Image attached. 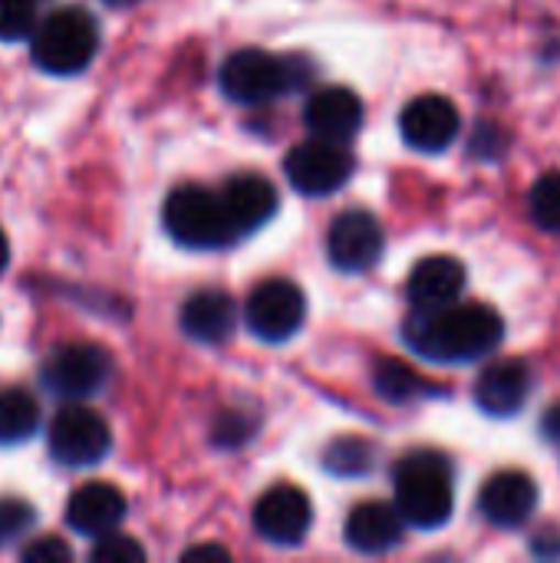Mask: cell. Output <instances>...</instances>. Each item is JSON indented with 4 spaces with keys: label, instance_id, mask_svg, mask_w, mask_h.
I'll return each instance as SVG.
<instances>
[{
    "label": "cell",
    "instance_id": "obj_1",
    "mask_svg": "<svg viewBox=\"0 0 560 563\" xmlns=\"http://www.w3.org/2000/svg\"><path fill=\"white\" fill-rule=\"evenodd\" d=\"M413 353L436 363H472L498 350L505 320L485 303H446L436 310H416L403 330Z\"/></svg>",
    "mask_w": 560,
    "mask_h": 563
},
{
    "label": "cell",
    "instance_id": "obj_2",
    "mask_svg": "<svg viewBox=\"0 0 560 563\" xmlns=\"http://www.w3.org/2000/svg\"><path fill=\"white\" fill-rule=\"evenodd\" d=\"M396 511L406 525L432 531L452 518L455 492H452V465L436 452H413L406 455L396 472Z\"/></svg>",
    "mask_w": 560,
    "mask_h": 563
},
{
    "label": "cell",
    "instance_id": "obj_3",
    "mask_svg": "<svg viewBox=\"0 0 560 563\" xmlns=\"http://www.w3.org/2000/svg\"><path fill=\"white\" fill-rule=\"evenodd\" d=\"M310 79H314V69L307 59L274 56L257 46L231 53L218 73L221 92L241 106H264L290 89H304Z\"/></svg>",
    "mask_w": 560,
    "mask_h": 563
},
{
    "label": "cell",
    "instance_id": "obj_4",
    "mask_svg": "<svg viewBox=\"0 0 560 563\" xmlns=\"http://www.w3.org/2000/svg\"><path fill=\"white\" fill-rule=\"evenodd\" d=\"M99 49V26L83 7H63L50 13L30 33L33 63L53 76L83 73Z\"/></svg>",
    "mask_w": 560,
    "mask_h": 563
},
{
    "label": "cell",
    "instance_id": "obj_5",
    "mask_svg": "<svg viewBox=\"0 0 560 563\" xmlns=\"http://www.w3.org/2000/svg\"><path fill=\"white\" fill-rule=\"evenodd\" d=\"M165 231L175 244L191 251H218L234 244L241 234L228 221V211L221 198L201 185H182L168 195L162 211Z\"/></svg>",
    "mask_w": 560,
    "mask_h": 563
},
{
    "label": "cell",
    "instance_id": "obj_6",
    "mask_svg": "<svg viewBox=\"0 0 560 563\" xmlns=\"http://www.w3.org/2000/svg\"><path fill=\"white\" fill-rule=\"evenodd\" d=\"M307 317V300L304 290L294 280L284 277H271L264 284H257L251 290V297L244 300V323L257 340L267 343H284L290 340Z\"/></svg>",
    "mask_w": 560,
    "mask_h": 563
},
{
    "label": "cell",
    "instance_id": "obj_7",
    "mask_svg": "<svg viewBox=\"0 0 560 563\" xmlns=\"http://www.w3.org/2000/svg\"><path fill=\"white\" fill-rule=\"evenodd\" d=\"M112 449V432L106 426V419L89 409V406H66L56 412V419L50 422V452L56 462L69 465V468H86V465H99Z\"/></svg>",
    "mask_w": 560,
    "mask_h": 563
},
{
    "label": "cell",
    "instance_id": "obj_8",
    "mask_svg": "<svg viewBox=\"0 0 560 563\" xmlns=\"http://www.w3.org/2000/svg\"><path fill=\"white\" fill-rule=\"evenodd\" d=\"M284 172L300 195L320 198V195H333L350 181L353 155L343 142H327L314 135L310 142H300L297 148L287 152Z\"/></svg>",
    "mask_w": 560,
    "mask_h": 563
},
{
    "label": "cell",
    "instance_id": "obj_9",
    "mask_svg": "<svg viewBox=\"0 0 560 563\" xmlns=\"http://www.w3.org/2000/svg\"><path fill=\"white\" fill-rule=\"evenodd\" d=\"M109 379V353L96 343H66L43 363V383L50 393L79 402L102 389Z\"/></svg>",
    "mask_w": 560,
    "mask_h": 563
},
{
    "label": "cell",
    "instance_id": "obj_10",
    "mask_svg": "<svg viewBox=\"0 0 560 563\" xmlns=\"http://www.w3.org/2000/svg\"><path fill=\"white\" fill-rule=\"evenodd\" d=\"M386 238L380 221L370 211H343L327 234L330 264L343 274H363L383 257Z\"/></svg>",
    "mask_w": 560,
    "mask_h": 563
},
{
    "label": "cell",
    "instance_id": "obj_11",
    "mask_svg": "<svg viewBox=\"0 0 560 563\" xmlns=\"http://www.w3.org/2000/svg\"><path fill=\"white\" fill-rule=\"evenodd\" d=\"M314 525L310 498L297 485H274L254 505V531L281 548H294Z\"/></svg>",
    "mask_w": 560,
    "mask_h": 563
},
{
    "label": "cell",
    "instance_id": "obj_12",
    "mask_svg": "<svg viewBox=\"0 0 560 563\" xmlns=\"http://www.w3.org/2000/svg\"><path fill=\"white\" fill-rule=\"evenodd\" d=\"M462 129L459 109L446 99V96H419L413 99L403 115H399V132L406 139V145L419 148V152H442L455 142Z\"/></svg>",
    "mask_w": 560,
    "mask_h": 563
},
{
    "label": "cell",
    "instance_id": "obj_13",
    "mask_svg": "<svg viewBox=\"0 0 560 563\" xmlns=\"http://www.w3.org/2000/svg\"><path fill=\"white\" fill-rule=\"evenodd\" d=\"M479 508H482L488 525L515 531L535 515L538 485L525 472H498L485 482V488L479 495Z\"/></svg>",
    "mask_w": 560,
    "mask_h": 563
},
{
    "label": "cell",
    "instance_id": "obj_14",
    "mask_svg": "<svg viewBox=\"0 0 560 563\" xmlns=\"http://www.w3.org/2000/svg\"><path fill=\"white\" fill-rule=\"evenodd\" d=\"M304 122H307L310 135L347 145L363 125V102L347 86H327V89H317L307 99Z\"/></svg>",
    "mask_w": 560,
    "mask_h": 563
},
{
    "label": "cell",
    "instance_id": "obj_15",
    "mask_svg": "<svg viewBox=\"0 0 560 563\" xmlns=\"http://www.w3.org/2000/svg\"><path fill=\"white\" fill-rule=\"evenodd\" d=\"M218 198L228 211V221L234 224L241 238L264 228L277 214V188L264 175H254V172H241L228 178Z\"/></svg>",
    "mask_w": 560,
    "mask_h": 563
},
{
    "label": "cell",
    "instance_id": "obj_16",
    "mask_svg": "<svg viewBox=\"0 0 560 563\" xmlns=\"http://www.w3.org/2000/svg\"><path fill=\"white\" fill-rule=\"evenodd\" d=\"M125 518V495L112 482H89L73 492L66 505V525L83 538H102Z\"/></svg>",
    "mask_w": 560,
    "mask_h": 563
},
{
    "label": "cell",
    "instance_id": "obj_17",
    "mask_svg": "<svg viewBox=\"0 0 560 563\" xmlns=\"http://www.w3.org/2000/svg\"><path fill=\"white\" fill-rule=\"evenodd\" d=\"M528 396H531V369L521 360H498L475 383V402L482 406V412L495 419L518 416Z\"/></svg>",
    "mask_w": 560,
    "mask_h": 563
},
{
    "label": "cell",
    "instance_id": "obj_18",
    "mask_svg": "<svg viewBox=\"0 0 560 563\" xmlns=\"http://www.w3.org/2000/svg\"><path fill=\"white\" fill-rule=\"evenodd\" d=\"M403 515L386 501H363L350 511L343 538L360 554H386L403 541Z\"/></svg>",
    "mask_w": 560,
    "mask_h": 563
},
{
    "label": "cell",
    "instance_id": "obj_19",
    "mask_svg": "<svg viewBox=\"0 0 560 563\" xmlns=\"http://www.w3.org/2000/svg\"><path fill=\"white\" fill-rule=\"evenodd\" d=\"M409 300L416 310H436L446 307L452 300H459V294L465 290V267L449 257V254H432L422 257L413 274H409Z\"/></svg>",
    "mask_w": 560,
    "mask_h": 563
},
{
    "label": "cell",
    "instance_id": "obj_20",
    "mask_svg": "<svg viewBox=\"0 0 560 563\" xmlns=\"http://www.w3.org/2000/svg\"><path fill=\"white\" fill-rule=\"evenodd\" d=\"M182 330L205 346L224 343L238 330V307L224 290H198L182 303Z\"/></svg>",
    "mask_w": 560,
    "mask_h": 563
},
{
    "label": "cell",
    "instance_id": "obj_21",
    "mask_svg": "<svg viewBox=\"0 0 560 563\" xmlns=\"http://www.w3.org/2000/svg\"><path fill=\"white\" fill-rule=\"evenodd\" d=\"M40 426V406L26 389L0 393V445L26 442Z\"/></svg>",
    "mask_w": 560,
    "mask_h": 563
},
{
    "label": "cell",
    "instance_id": "obj_22",
    "mask_svg": "<svg viewBox=\"0 0 560 563\" xmlns=\"http://www.w3.org/2000/svg\"><path fill=\"white\" fill-rule=\"evenodd\" d=\"M373 386H376V393L383 399H389L396 406L413 402V399H419L426 393L422 376L413 366H406L403 360H380L376 369H373Z\"/></svg>",
    "mask_w": 560,
    "mask_h": 563
},
{
    "label": "cell",
    "instance_id": "obj_23",
    "mask_svg": "<svg viewBox=\"0 0 560 563\" xmlns=\"http://www.w3.org/2000/svg\"><path fill=\"white\" fill-rule=\"evenodd\" d=\"M373 445L363 442V439H337L327 455H323V465L327 472L340 475V478H356V475H366L373 468Z\"/></svg>",
    "mask_w": 560,
    "mask_h": 563
},
{
    "label": "cell",
    "instance_id": "obj_24",
    "mask_svg": "<svg viewBox=\"0 0 560 563\" xmlns=\"http://www.w3.org/2000/svg\"><path fill=\"white\" fill-rule=\"evenodd\" d=\"M531 218L538 228L560 234V172H545L531 188Z\"/></svg>",
    "mask_w": 560,
    "mask_h": 563
},
{
    "label": "cell",
    "instance_id": "obj_25",
    "mask_svg": "<svg viewBox=\"0 0 560 563\" xmlns=\"http://www.w3.org/2000/svg\"><path fill=\"white\" fill-rule=\"evenodd\" d=\"M36 26V0H0V40H26Z\"/></svg>",
    "mask_w": 560,
    "mask_h": 563
},
{
    "label": "cell",
    "instance_id": "obj_26",
    "mask_svg": "<svg viewBox=\"0 0 560 563\" xmlns=\"http://www.w3.org/2000/svg\"><path fill=\"white\" fill-rule=\"evenodd\" d=\"M89 561L96 563H142L145 561V551L135 538H125V534H102L96 538V548L89 551Z\"/></svg>",
    "mask_w": 560,
    "mask_h": 563
},
{
    "label": "cell",
    "instance_id": "obj_27",
    "mask_svg": "<svg viewBox=\"0 0 560 563\" xmlns=\"http://www.w3.org/2000/svg\"><path fill=\"white\" fill-rule=\"evenodd\" d=\"M33 525V508L23 501H0V538H17Z\"/></svg>",
    "mask_w": 560,
    "mask_h": 563
},
{
    "label": "cell",
    "instance_id": "obj_28",
    "mask_svg": "<svg viewBox=\"0 0 560 563\" xmlns=\"http://www.w3.org/2000/svg\"><path fill=\"white\" fill-rule=\"evenodd\" d=\"M69 558H73V551L59 538H40L23 551L26 563H66Z\"/></svg>",
    "mask_w": 560,
    "mask_h": 563
},
{
    "label": "cell",
    "instance_id": "obj_29",
    "mask_svg": "<svg viewBox=\"0 0 560 563\" xmlns=\"http://www.w3.org/2000/svg\"><path fill=\"white\" fill-rule=\"evenodd\" d=\"M244 429H248V426H244L241 416H224V419L215 426V442H221V445H238V442L248 439Z\"/></svg>",
    "mask_w": 560,
    "mask_h": 563
},
{
    "label": "cell",
    "instance_id": "obj_30",
    "mask_svg": "<svg viewBox=\"0 0 560 563\" xmlns=\"http://www.w3.org/2000/svg\"><path fill=\"white\" fill-rule=\"evenodd\" d=\"M185 561H228V551L215 544H201V548L185 551Z\"/></svg>",
    "mask_w": 560,
    "mask_h": 563
},
{
    "label": "cell",
    "instance_id": "obj_31",
    "mask_svg": "<svg viewBox=\"0 0 560 563\" xmlns=\"http://www.w3.org/2000/svg\"><path fill=\"white\" fill-rule=\"evenodd\" d=\"M541 432H545L551 442H558L560 445V402L558 406H551V412L541 419Z\"/></svg>",
    "mask_w": 560,
    "mask_h": 563
},
{
    "label": "cell",
    "instance_id": "obj_32",
    "mask_svg": "<svg viewBox=\"0 0 560 563\" xmlns=\"http://www.w3.org/2000/svg\"><path fill=\"white\" fill-rule=\"evenodd\" d=\"M7 264H10V244H7V234L0 231V274L7 271Z\"/></svg>",
    "mask_w": 560,
    "mask_h": 563
}]
</instances>
